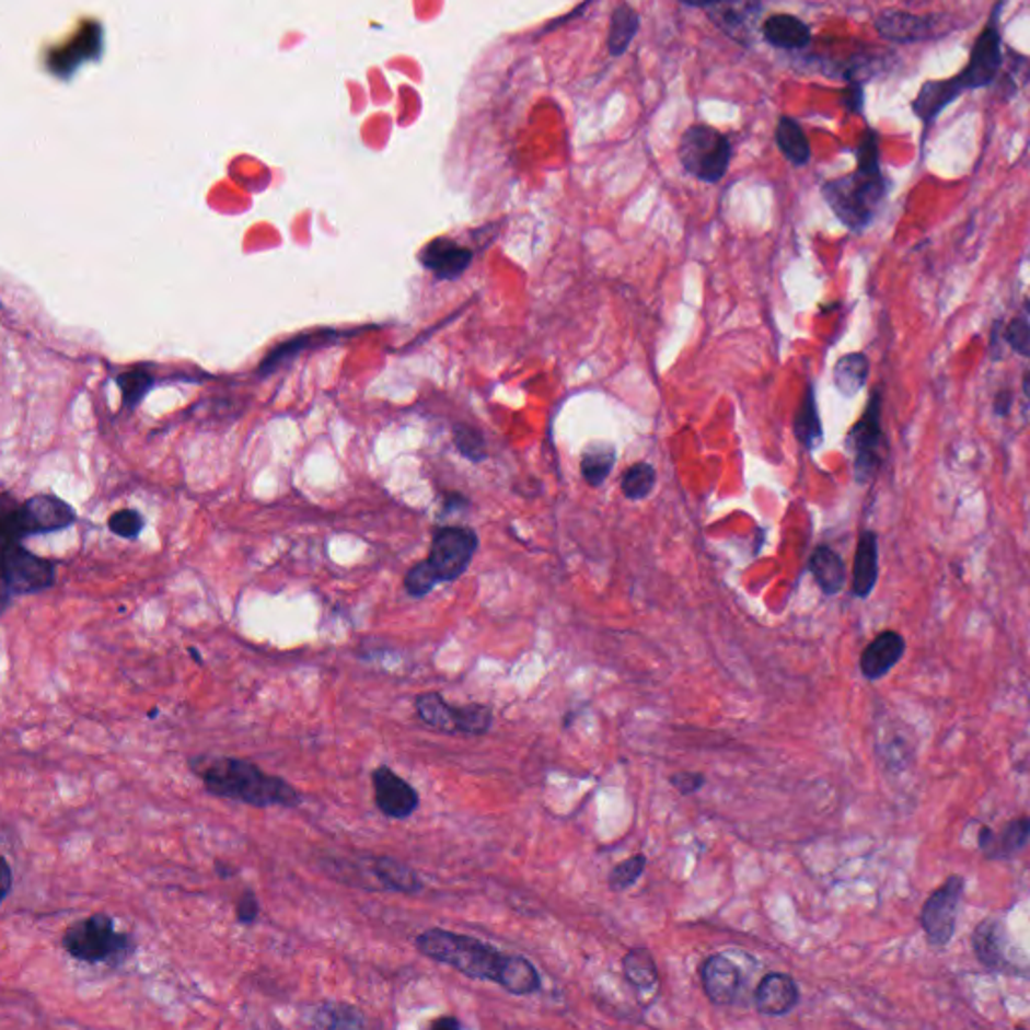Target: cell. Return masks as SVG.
<instances>
[{
    "label": "cell",
    "mask_w": 1030,
    "mask_h": 1030,
    "mask_svg": "<svg viewBox=\"0 0 1030 1030\" xmlns=\"http://www.w3.org/2000/svg\"><path fill=\"white\" fill-rule=\"evenodd\" d=\"M701 984L713 1005L729 1006L743 986V974L727 954H710L701 964Z\"/></svg>",
    "instance_id": "5bb4252c"
},
{
    "label": "cell",
    "mask_w": 1030,
    "mask_h": 1030,
    "mask_svg": "<svg viewBox=\"0 0 1030 1030\" xmlns=\"http://www.w3.org/2000/svg\"><path fill=\"white\" fill-rule=\"evenodd\" d=\"M143 516L136 509H121L115 511L109 518V530L113 534L125 537V540H136L143 532Z\"/></svg>",
    "instance_id": "74e56055"
},
{
    "label": "cell",
    "mask_w": 1030,
    "mask_h": 1030,
    "mask_svg": "<svg viewBox=\"0 0 1030 1030\" xmlns=\"http://www.w3.org/2000/svg\"><path fill=\"white\" fill-rule=\"evenodd\" d=\"M880 576V547L878 535L871 530L859 534L856 556H854V576H852V594L866 600L873 592Z\"/></svg>",
    "instance_id": "ffe728a7"
},
{
    "label": "cell",
    "mask_w": 1030,
    "mask_h": 1030,
    "mask_svg": "<svg viewBox=\"0 0 1030 1030\" xmlns=\"http://www.w3.org/2000/svg\"><path fill=\"white\" fill-rule=\"evenodd\" d=\"M1022 393H1025V397L1029 398L1030 401V371L1029 373L1025 374V381H1022Z\"/></svg>",
    "instance_id": "c3c4849f"
},
{
    "label": "cell",
    "mask_w": 1030,
    "mask_h": 1030,
    "mask_svg": "<svg viewBox=\"0 0 1030 1030\" xmlns=\"http://www.w3.org/2000/svg\"><path fill=\"white\" fill-rule=\"evenodd\" d=\"M431 1027L437 1030H460L463 1029V1022H461L460 1018L443 1017L433 1020Z\"/></svg>",
    "instance_id": "bcb514c9"
},
{
    "label": "cell",
    "mask_w": 1030,
    "mask_h": 1030,
    "mask_svg": "<svg viewBox=\"0 0 1030 1030\" xmlns=\"http://www.w3.org/2000/svg\"><path fill=\"white\" fill-rule=\"evenodd\" d=\"M423 956L445 964L473 981L496 982L513 996H530L542 988L540 972L525 956L504 954L496 946L467 934L429 928L415 938Z\"/></svg>",
    "instance_id": "6da1fadb"
},
{
    "label": "cell",
    "mask_w": 1030,
    "mask_h": 1030,
    "mask_svg": "<svg viewBox=\"0 0 1030 1030\" xmlns=\"http://www.w3.org/2000/svg\"><path fill=\"white\" fill-rule=\"evenodd\" d=\"M189 655H192V657H196V660H198V662H201V658H199V655L198 652H196V650H192V648H189Z\"/></svg>",
    "instance_id": "681fc988"
},
{
    "label": "cell",
    "mask_w": 1030,
    "mask_h": 1030,
    "mask_svg": "<svg viewBox=\"0 0 1030 1030\" xmlns=\"http://www.w3.org/2000/svg\"><path fill=\"white\" fill-rule=\"evenodd\" d=\"M477 544V535L467 528H441L435 534L427 562L439 583L460 580L472 564Z\"/></svg>",
    "instance_id": "8fae6325"
},
{
    "label": "cell",
    "mask_w": 1030,
    "mask_h": 1030,
    "mask_svg": "<svg viewBox=\"0 0 1030 1030\" xmlns=\"http://www.w3.org/2000/svg\"><path fill=\"white\" fill-rule=\"evenodd\" d=\"M684 4L691 7H710V4H720V2H731V0H681Z\"/></svg>",
    "instance_id": "7dc6e473"
},
{
    "label": "cell",
    "mask_w": 1030,
    "mask_h": 1030,
    "mask_svg": "<svg viewBox=\"0 0 1030 1030\" xmlns=\"http://www.w3.org/2000/svg\"><path fill=\"white\" fill-rule=\"evenodd\" d=\"M1025 312L1030 314V299L1025 300Z\"/></svg>",
    "instance_id": "f907efd6"
},
{
    "label": "cell",
    "mask_w": 1030,
    "mask_h": 1030,
    "mask_svg": "<svg viewBox=\"0 0 1030 1030\" xmlns=\"http://www.w3.org/2000/svg\"><path fill=\"white\" fill-rule=\"evenodd\" d=\"M799 986L791 974L769 972L759 982L755 991V1008L759 1015L779 1018L789 1015L799 1005Z\"/></svg>",
    "instance_id": "9a60e30c"
},
{
    "label": "cell",
    "mask_w": 1030,
    "mask_h": 1030,
    "mask_svg": "<svg viewBox=\"0 0 1030 1030\" xmlns=\"http://www.w3.org/2000/svg\"><path fill=\"white\" fill-rule=\"evenodd\" d=\"M1005 340L1020 357L1030 359V323L1027 319H1012L1006 324Z\"/></svg>",
    "instance_id": "f35d334b"
},
{
    "label": "cell",
    "mask_w": 1030,
    "mask_h": 1030,
    "mask_svg": "<svg viewBox=\"0 0 1030 1030\" xmlns=\"http://www.w3.org/2000/svg\"><path fill=\"white\" fill-rule=\"evenodd\" d=\"M374 806L389 820H409L419 809L421 797L407 779H403L389 765H381L371 773Z\"/></svg>",
    "instance_id": "4fadbf2b"
},
{
    "label": "cell",
    "mask_w": 1030,
    "mask_h": 1030,
    "mask_svg": "<svg viewBox=\"0 0 1030 1030\" xmlns=\"http://www.w3.org/2000/svg\"><path fill=\"white\" fill-rule=\"evenodd\" d=\"M494 722V713L491 708L485 705H463L461 707V734L470 737H479L491 729Z\"/></svg>",
    "instance_id": "d590c367"
},
{
    "label": "cell",
    "mask_w": 1030,
    "mask_h": 1030,
    "mask_svg": "<svg viewBox=\"0 0 1030 1030\" xmlns=\"http://www.w3.org/2000/svg\"><path fill=\"white\" fill-rule=\"evenodd\" d=\"M403 583H405V592H407L409 597L423 598L427 597V594L433 590L435 586L439 583V580H437L435 571L431 570L429 562L423 559V562L415 564V566L407 571L405 582Z\"/></svg>",
    "instance_id": "8d00e7d4"
},
{
    "label": "cell",
    "mask_w": 1030,
    "mask_h": 1030,
    "mask_svg": "<svg viewBox=\"0 0 1030 1030\" xmlns=\"http://www.w3.org/2000/svg\"><path fill=\"white\" fill-rule=\"evenodd\" d=\"M707 777L703 773H693V771H681L674 773L671 777V785L681 795H695L705 787Z\"/></svg>",
    "instance_id": "b9f144b4"
},
{
    "label": "cell",
    "mask_w": 1030,
    "mask_h": 1030,
    "mask_svg": "<svg viewBox=\"0 0 1030 1030\" xmlns=\"http://www.w3.org/2000/svg\"><path fill=\"white\" fill-rule=\"evenodd\" d=\"M622 972L626 982L640 993H650L658 986L657 962L646 948L628 950L622 958Z\"/></svg>",
    "instance_id": "484cf974"
},
{
    "label": "cell",
    "mask_w": 1030,
    "mask_h": 1030,
    "mask_svg": "<svg viewBox=\"0 0 1030 1030\" xmlns=\"http://www.w3.org/2000/svg\"><path fill=\"white\" fill-rule=\"evenodd\" d=\"M646 864H648L646 856L636 854V856L628 857V859L621 861L618 866H614V869L610 871L609 876L610 890H612V892H626V890H630L634 883L643 878Z\"/></svg>",
    "instance_id": "e575fe53"
},
{
    "label": "cell",
    "mask_w": 1030,
    "mask_h": 1030,
    "mask_svg": "<svg viewBox=\"0 0 1030 1030\" xmlns=\"http://www.w3.org/2000/svg\"><path fill=\"white\" fill-rule=\"evenodd\" d=\"M636 31H638V14L634 13L628 4H621L612 14V23H610V53L614 57L622 55L624 50L628 49Z\"/></svg>",
    "instance_id": "1f68e13d"
},
{
    "label": "cell",
    "mask_w": 1030,
    "mask_h": 1030,
    "mask_svg": "<svg viewBox=\"0 0 1030 1030\" xmlns=\"http://www.w3.org/2000/svg\"><path fill=\"white\" fill-rule=\"evenodd\" d=\"M972 948H974L976 960L984 969L1006 974V976H1030V969L1020 967L1006 954L1008 931H1006L1005 922L1000 918L984 919L974 928Z\"/></svg>",
    "instance_id": "7c38bea8"
},
{
    "label": "cell",
    "mask_w": 1030,
    "mask_h": 1030,
    "mask_svg": "<svg viewBox=\"0 0 1030 1030\" xmlns=\"http://www.w3.org/2000/svg\"><path fill=\"white\" fill-rule=\"evenodd\" d=\"M795 437L799 443L807 449H815L823 439V427H821L820 410H818V401L815 393L809 386L806 397L799 405V410L795 415Z\"/></svg>",
    "instance_id": "f1b7e54d"
},
{
    "label": "cell",
    "mask_w": 1030,
    "mask_h": 1030,
    "mask_svg": "<svg viewBox=\"0 0 1030 1030\" xmlns=\"http://www.w3.org/2000/svg\"><path fill=\"white\" fill-rule=\"evenodd\" d=\"M1030 844V818H1017L1006 823L1000 832L982 825L979 849L986 859H1010Z\"/></svg>",
    "instance_id": "e0dca14e"
},
{
    "label": "cell",
    "mask_w": 1030,
    "mask_h": 1030,
    "mask_svg": "<svg viewBox=\"0 0 1030 1030\" xmlns=\"http://www.w3.org/2000/svg\"><path fill=\"white\" fill-rule=\"evenodd\" d=\"M13 890V868L7 857H2V900H7Z\"/></svg>",
    "instance_id": "ee69618b"
},
{
    "label": "cell",
    "mask_w": 1030,
    "mask_h": 1030,
    "mask_svg": "<svg viewBox=\"0 0 1030 1030\" xmlns=\"http://www.w3.org/2000/svg\"><path fill=\"white\" fill-rule=\"evenodd\" d=\"M967 890V880L960 873H952L944 880L938 890H934L919 910V926L926 934V942L931 948H946L952 942L958 924V910Z\"/></svg>",
    "instance_id": "9c48e42d"
},
{
    "label": "cell",
    "mask_w": 1030,
    "mask_h": 1030,
    "mask_svg": "<svg viewBox=\"0 0 1030 1030\" xmlns=\"http://www.w3.org/2000/svg\"><path fill=\"white\" fill-rule=\"evenodd\" d=\"M415 710L419 719L435 731L458 734L461 725V707L449 705L439 693H423L415 698Z\"/></svg>",
    "instance_id": "7402d4cb"
},
{
    "label": "cell",
    "mask_w": 1030,
    "mask_h": 1030,
    "mask_svg": "<svg viewBox=\"0 0 1030 1030\" xmlns=\"http://www.w3.org/2000/svg\"><path fill=\"white\" fill-rule=\"evenodd\" d=\"M765 38L782 49H803L811 43L809 26L791 14H773L765 21Z\"/></svg>",
    "instance_id": "d4e9b609"
},
{
    "label": "cell",
    "mask_w": 1030,
    "mask_h": 1030,
    "mask_svg": "<svg viewBox=\"0 0 1030 1030\" xmlns=\"http://www.w3.org/2000/svg\"><path fill=\"white\" fill-rule=\"evenodd\" d=\"M65 952L85 964H121L134 952L127 931H117L109 914H91L71 924L62 934Z\"/></svg>",
    "instance_id": "5b68a950"
},
{
    "label": "cell",
    "mask_w": 1030,
    "mask_h": 1030,
    "mask_svg": "<svg viewBox=\"0 0 1030 1030\" xmlns=\"http://www.w3.org/2000/svg\"><path fill=\"white\" fill-rule=\"evenodd\" d=\"M213 871H216V876H218L220 880H230V878H234V876L240 873V869L230 866L228 861H222V859H216V861H213Z\"/></svg>",
    "instance_id": "f6af8a7d"
},
{
    "label": "cell",
    "mask_w": 1030,
    "mask_h": 1030,
    "mask_svg": "<svg viewBox=\"0 0 1030 1030\" xmlns=\"http://www.w3.org/2000/svg\"><path fill=\"white\" fill-rule=\"evenodd\" d=\"M117 385L124 395L125 409L131 410L136 409L143 397L150 393L151 386L155 385V377L146 367H137L127 373L119 374Z\"/></svg>",
    "instance_id": "d6a6232c"
},
{
    "label": "cell",
    "mask_w": 1030,
    "mask_h": 1030,
    "mask_svg": "<svg viewBox=\"0 0 1030 1030\" xmlns=\"http://www.w3.org/2000/svg\"><path fill=\"white\" fill-rule=\"evenodd\" d=\"M371 861V873L377 883L389 890V892H398V894H419L423 890V881L415 869L409 868L407 864L398 861L397 857L377 856L369 859Z\"/></svg>",
    "instance_id": "44dd1931"
},
{
    "label": "cell",
    "mask_w": 1030,
    "mask_h": 1030,
    "mask_svg": "<svg viewBox=\"0 0 1030 1030\" xmlns=\"http://www.w3.org/2000/svg\"><path fill=\"white\" fill-rule=\"evenodd\" d=\"M881 409H883V395L878 386L869 398L866 413L854 425L847 437V448L854 453V475L857 484L871 482L881 467V449L886 443L883 427H881Z\"/></svg>",
    "instance_id": "30bf717a"
},
{
    "label": "cell",
    "mask_w": 1030,
    "mask_h": 1030,
    "mask_svg": "<svg viewBox=\"0 0 1030 1030\" xmlns=\"http://www.w3.org/2000/svg\"><path fill=\"white\" fill-rule=\"evenodd\" d=\"M77 513L59 497L40 494L23 506L2 511V540L21 542L26 535L50 534L73 525Z\"/></svg>",
    "instance_id": "8992f818"
},
{
    "label": "cell",
    "mask_w": 1030,
    "mask_h": 1030,
    "mask_svg": "<svg viewBox=\"0 0 1030 1030\" xmlns=\"http://www.w3.org/2000/svg\"><path fill=\"white\" fill-rule=\"evenodd\" d=\"M0 574L4 606L11 598L45 592L55 583V564L49 559L38 558L33 552L21 546V542L2 544Z\"/></svg>",
    "instance_id": "52a82bcc"
},
{
    "label": "cell",
    "mask_w": 1030,
    "mask_h": 1030,
    "mask_svg": "<svg viewBox=\"0 0 1030 1030\" xmlns=\"http://www.w3.org/2000/svg\"><path fill=\"white\" fill-rule=\"evenodd\" d=\"M777 146L783 151V155L795 163V165H806L811 158V148L807 141L803 129L791 117H782L777 124Z\"/></svg>",
    "instance_id": "f546056e"
},
{
    "label": "cell",
    "mask_w": 1030,
    "mask_h": 1030,
    "mask_svg": "<svg viewBox=\"0 0 1030 1030\" xmlns=\"http://www.w3.org/2000/svg\"><path fill=\"white\" fill-rule=\"evenodd\" d=\"M657 482L655 467L648 463H636L622 477V491L628 499H645L650 496Z\"/></svg>",
    "instance_id": "836d02e7"
},
{
    "label": "cell",
    "mask_w": 1030,
    "mask_h": 1030,
    "mask_svg": "<svg viewBox=\"0 0 1030 1030\" xmlns=\"http://www.w3.org/2000/svg\"><path fill=\"white\" fill-rule=\"evenodd\" d=\"M1010 409H1012V393L1010 391H1000L994 398V413L1005 417Z\"/></svg>",
    "instance_id": "7bdbcfd3"
},
{
    "label": "cell",
    "mask_w": 1030,
    "mask_h": 1030,
    "mask_svg": "<svg viewBox=\"0 0 1030 1030\" xmlns=\"http://www.w3.org/2000/svg\"><path fill=\"white\" fill-rule=\"evenodd\" d=\"M876 28L881 37L892 43H919L934 38L938 28V21L934 16H918V14L902 13V11H888L880 14L876 21Z\"/></svg>",
    "instance_id": "d6986e66"
},
{
    "label": "cell",
    "mask_w": 1030,
    "mask_h": 1030,
    "mask_svg": "<svg viewBox=\"0 0 1030 1030\" xmlns=\"http://www.w3.org/2000/svg\"><path fill=\"white\" fill-rule=\"evenodd\" d=\"M423 266L427 270L439 278V280H455L460 278L461 274L467 270V266L472 264L473 252L470 248H463L460 244H455L453 240L449 238H437L433 242H429L425 248H423L421 256H419Z\"/></svg>",
    "instance_id": "ac0fdd59"
},
{
    "label": "cell",
    "mask_w": 1030,
    "mask_h": 1030,
    "mask_svg": "<svg viewBox=\"0 0 1030 1030\" xmlns=\"http://www.w3.org/2000/svg\"><path fill=\"white\" fill-rule=\"evenodd\" d=\"M198 769L208 794L252 807H299L304 797L292 783L268 775L256 763L238 757L211 759Z\"/></svg>",
    "instance_id": "7a4b0ae2"
},
{
    "label": "cell",
    "mask_w": 1030,
    "mask_h": 1030,
    "mask_svg": "<svg viewBox=\"0 0 1030 1030\" xmlns=\"http://www.w3.org/2000/svg\"><path fill=\"white\" fill-rule=\"evenodd\" d=\"M309 1025L314 1029H364L367 1018L355 1006L323 1003L309 1015Z\"/></svg>",
    "instance_id": "4316f807"
},
{
    "label": "cell",
    "mask_w": 1030,
    "mask_h": 1030,
    "mask_svg": "<svg viewBox=\"0 0 1030 1030\" xmlns=\"http://www.w3.org/2000/svg\"><path fill=\"white\" fill-rule=\"evenodd\" d=\"M679 155L684 170L703 182L715 184L729 170L731 143L708 125H693L684 131Z\"/></svg>",
    "instance_id": "ba28073f"
},
{
    "label": "cell",
    "mask_w": 1030,
    "mask_h": 1030,
    "mask_svg": "<svg viewBox=\"0 0 1030 1030\" xmlns=\"http://www.w3.org/2000/svg\"><path fill=\"white\" fill-rule=\"evenodd\" d=\"M350 335V333H338V331H321V333H309V335H300L292 340H288L285 345H280L278 348H274L273 352L262 360L261 369L258 373L261 377H266V374L274 373L280 364H285L290 359H294L299 355L300 350L304 348L312 347H324V345H333L336 340H340L343 336Z\"/></svg>",
    "instance_id": "cb8c5ba5"
},
{
    "label": "cell",
    "mask_w": 1030,
    "mask_h": 1030,
    "mask_svg": "<svg viewBox=\"0 0 1030 1030\" xmlns=\"http://www.w3.org/2000/svg\"><path fill=\"white\" fill-rule=\"evenodd\" d=\"M869 377V360L864 352H849L837 360L833 369V383L844 397H856L866 386Z\"/></svg>",
    "instance_id": "83f0119b"
},
{
    "label": "cell",
    "mask_w": 1030,
    "mask_h": 1030,
    "mask_svg": "<svg viewBox=\"0 0 1030 1030\" xmlns=\"http://www.w3.org/2000/svg\"><path fill=\"white\" fill-rule=\"evenodd\" d=\"M996 11L972 47L969 67L960 76L944 79V81H928L919 89L912 107L916 117H919L924 124L930 125L942 113V109H946L952 101L958 100L964 91L988 88L998 76V69L1003 65V49H1000L1003 40H1000Z\"/></svg>",
    "instance_id": "277c9868"
},
{
    "label": "cell",
    "mask_w": 1030,
    "mask_h": 1030,
    "mask_svg": "<svg viewBox=\"0 0 1030 1030\" xmlns=\"http://www.w3.org/2000/svg\"><path fill=\"white\" fill-rule=\"evenodd\" d=\"M857 170L854 174L828 182L823 196L833 213L849 230H864L871 222L886 194V177L880 170L878 136L869 129L857 148Z\"/></svg>",
    "instance_id": "3957f363"
},
{
    "label": "cell",
    "mask_w": 1030,
    "mask_h": 1030,
    "mask_svg": "<svg viewBox=\"0 0 1030 1030\" xmlns=\"http://www.w3.org/2000/svg\"><path fill=\"white\" fill-rule=\"evenodd\" d=\"M614 463H616V449L612 448V445L598 443V445L586 449L582 455V463H580L583 479L592 485V487L604 484V482L609 479Z\"/></svg>",
    "instance_id": "4dcf8cb0"
},
{
    "label": "cell",
    "mask_w": 1030,
    "mask_h": 1030,
    "mask_svg": "<svg viewBox=\"0 0 1030 1030\" xmlns=\"http://www.w3.org/2000/svg\"><path fill=\"white\" fill-rule=\"evenodd\" d=\"M809 570L825 597H835L844 590L845 578H847L844 559L832 547H818L809 559Z\"/></svg>",
    "instance_id": "603a6c76"
},
{
    "label": "cell",
    "mask_w": 1030,
    "mask_h": 1030,
    "mask_svg": "<svg viewBox=\"0 0 1030 1030\" xmlns=\"http://www.w3.org/2000/svg\"><path fill=\"white\" fill-rule=\"evenodd\" d=\"M906 655V638L895 630H883L869 643L859 657V671L868 681H881Z\"/></svg>",
    "instance_id": "2e32d148"
},
{
    "label": "cell",
    "mask_w": 1030,
    "mask_h": 1030,
    "mask_svg": "<svg viewBox=\"0 0 1030 1030\" xmlns=\"http://www.w3.org/2000/svg\"><path fill=\"white\" fill-rule=\"evenodd\" d=\"M455 443L461 453L472 461L485 460L484 437L465 425L455 427Z\"/></svg>",
    "instance_id": "ab89813d"
},
{
    "label": "cell",
    "mask_w": 1030,
    "mask_h": 1030,
    "mask_svg": "<svg viewBox=\"0 0 1030 1030\" xmlns=\"http://www.w3.org/2000/svg\"><path fill=\"white\" fill-rule=\"evenodd\" d=\"M258 914H261V902H258V898H256V894H254L252 890H244L236 904L238 924L252 926V924L258 919Z\"/></svg>",
    "instance_id": "60d3db41"
}]
</instances>
